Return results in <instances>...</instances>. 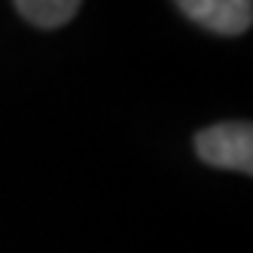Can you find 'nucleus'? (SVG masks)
Instances as JSON below:
<instances>
[{
	"mask_svg": "<svg viewBox=\"0 0 253 253\" xmlns=\"http://www.w3.org/2000/svg\"><path fill=\"white\" fill-rule=\"evenodd\" d=\"M195 153L202 162L229 171H253V128L250 122H220L195 134Z\"/></svg>",
	"mask_w": 253,
	"mask_h": 253,
	"instance_id": "1",
	"label": "nucleus"
},
{
	"mask_svg": "<svg viewBox=\"0 0 253 253\" xmlns=\"http://www.w3.org/2000/svg\"><path fill=\"white\" fill-rule=\"evenodd\" d=\"M186 19L223 37H238L253 22V0H177Z\"/></svg>",
	"mask_w": 253,
	"mask_h": 253,
	"instance_id": "2",
	"label": "nucleus"
},
{
	"mask_svg": "<svg viewBox=\"0 0 253 253\" xmlns=\"http://www.w3.org/2000/svg\"><path fill=\"white\" fill-rule=\"evenodd\" d=\"M80 3L83 0H15V9L37 28H61L80 12Z\"/></svg>",
	"mask_w": 253,
	"mask_h": 253,
	"instance_id": "3",
	"label": "nucleus"
}]
</instances>
